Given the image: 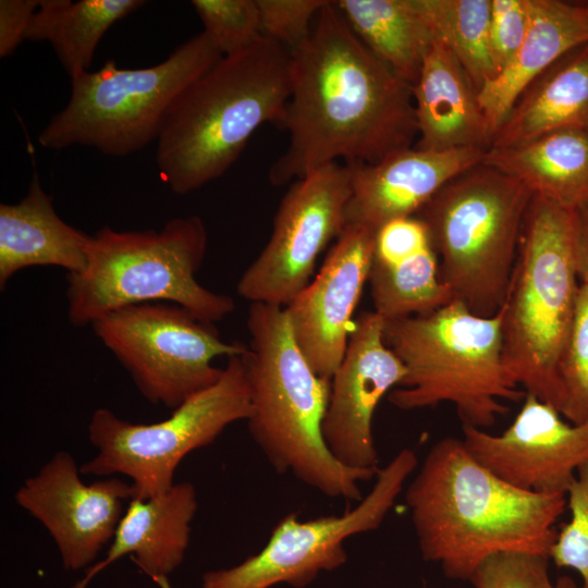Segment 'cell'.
Instances as JSON below:
<instances>
[{"instance_id": "cell-1", "label": "cell", "mask_w": 588, "mask_h": 588, "mask_svg": "<svg viewBox=\"0 0 588 588\" xmlns=\"http://www.w3.org/2000/svg\"><path fill=\"white\" fill-rule=\"evenodd\" d=\"M291 52V94L279 126L289 133L272 163L274 186L336 163H376L417 138L412 86L378 60L334 1Z\"/></svg>"}, {"instance_id": "cell-2", "label": "cell", "mask_w": 588, "mask_h": 588, "mask_svg": "<svg viewBox=\"0 0 588 588\" xmlns=\"http://www.w3.org/2000/svg\"><path fill=\"white\" fill-rule=\"evenodd\" d=\"M405 502L422 559L449 578L470 580L501 553L550 559L566 495L520 489L479 463L462 439L445 437L429 449Z\"/></svg>"}, {"instance_id": "cell-3", "label": "cell", "mask_w": 588, "mask_h": 588, "mask_svg": "<svg viewBox=\"0 0 588 588\" xmlns=\"http://www.w3.org/2000/svg\"><path fill=\"white\" fill-rule=\"evenodd\" d=\"M291 94V52L262 37L222 57L171 110L157 139L156 163L177 194L223 175L255 131L279 123Z\"/></svg>"}, {"instance_id": "cell-4", "label": "cell", "mask_w": 588, "mask_h": 588, "mask_svg": "<svg viewBox=\"0 0 588 588\" xmlns=\"http://www.w3.org/2000/svg\"><path fill=\"white\" fill-rule=\"evenodd\" d=\"M246 326V421L255 443L277 473L292 474L326 497L360 501L359 482L378 471L344 466L327 448L321 426L331 380L319 377L298 348L284 307L250 303Z\"/></svg>"}, {"instance_id": "cell-5", "label": "cell", "mask_w": 588, "mask_h": 588, "mask_svg": "<svg viewBox=\"0 0 588 588\" xmlns=\"http://www.w3.org/2000/svg\"><path fill=\"white\" fill-rule=\"evenodd\" d=\"M385 344L405 366L388 401L404 411L454 405L463 426L491 427L523 401L502 348L501 315L482 317L460 301L427 314L384 321Z\"/></svg>"}, {"instance_id": "cell-6", "label": "cell", "mask_w": 588, "mask_h": 588, "mask_svg": "<svg viewBox=\"0 0 588 588\" xmlns=\"http://www.w3.org/2000/svg\"><path fill=\"white\" fill-rule=\"evenodd\" d=\"M207 244L206 225L195 215L160 230L102 226L89 238L85 269L66 277L70 322L91 326L111 311L146 303L175 304L208 323L223 320L235 309L233 298L196 280Z\"/></svg>"}, {"instance_id": "cell-7", "label": "cell", "mask_w": 588, "mask_h": 588, "mask_svg": "<svg viewBox=\"0 0 588 588\" xmlns=\"http://www.w3.org/2000/svg\"><path fill=\"white\" fill-rule=\"evenodd\" d=\"M573 209L535 196L499 309L504 363L526 393L560 412L559 364L579 290Z\"/></svg>"}, {"instance_id": "cell-8", "label": "cell", "mask_w": 588, "mask_h": 588, "mask_svg": "<svg viewBox=\"0 0 588 588\" xmlns=\"http://www.w3.org/2000/svg\"><path fill=\"white\" fill-rule=\"evenodd\" d=\"M534 197L519 180L482 162L443 185L418 211L453 298L476 315L501 308Z\"/></svg>"}, {"instance_id": "cell-9", "label": "cell", "mask_w": 588, "mask_h": 588, "mask_svg": "<svg viewBox=\"0 0 588 588\" xmlns=\"http://www.w3.org/2000/svg\"><path fill=\"white\" fill-rule=\"evenodd\" d=\"M222 56L201 32L162 62L121 69L107 60L101 69L71 79V96L38 135L40 146L81 145L125 157L157 140L184 91Z\"/></svg>"}, {"instance_id": "cell-10", "label": "cell", "mask_w": 588, "mask_h": 588, "mask_svg": "<svg viewBox=\"0 0 588 588\" xmlns=\"http://www.w3.org/2000/svg\"><path fill=\"white\" fill-rule=\"evenodd\" d=\"M242 356L229 357L215 384L185 400L161 421L131 422L108 408H97L87 427L96 454L81 466L82 475L125 476L136 499L168 491L187 454L211 444L230 425L250 417Z\"/></svg>"}, {"instance_id": "cell-11", "label": "cell", "mask_w": 588, "mask_h": 588, "mask_svg": "<svg viewBox=\"0 0 588 588\" xmlns=\"http://www.w3.org/2000/svg\"><path fill=\"white\" fill-rule=\"evenodd\" d=\"M91 327L139 393L171 411L219 380L223 368L213 366L217 357L247 351V344L223 341L213 323L170 303L126 306Z\"/></svg>"}, {"instance_id": "cell-12", "label": "cell", "mask_w": 588, "mask_h": 588, "mask_svg": "<svg viewBox=\"0 0 588 588\" xmlns=\"http://www.w3.org/2000/svg\"><path fill=\"white\" fill-rule=\"evenodd\" d=\"M418 465L413 450H401L376 475L372 489L341 515L301 520L290 513L273 527L268 542L241 563L206 572L201 588H271L287 584L304 588L321 572L347 561L345 541L377 529Z\"/></svg>"}, {"instance_id": "cell-13", "label": "cell", "mask_w": 588, "mask_h": 588, "mask_svg": "<svg viewBox=\"0 0 588 588\" xmlns=\"http://www.w3.org/2000/svg\"><path fill=\"white\" fill-rule=\"evenodd\" d=\"M347 164L331 163L294 181L273 219L270 238L237 282L250 303L285 307L310 282L320 254L345 228Z\"/></svg>"}, {"instance_id": "cell-14", "label": "cell", "mask_w": 588, "mask_h": 588, "mask_svg": "<svg viewBox=\"0 0 588 588\" xmlns=\"http://www.w3.org/2000/svg\"><path fill=\"white\" fill-rule=\"evenodd\" d=\"M68 451H58L16 490L15 502L37 519L56 543L68 571L88 568L110 544L133 498L131 482L117 476L85 483Z\"/></svg>"}, {"instance_id": "cell-15", "label": "cell", "mask_w": 588, "mask_h": 588, "mask_svg": "<svg viewBox=\"0 0 588 588\" xmlns=\"http://www.w3.org/2000/svg\"><path fill=\"white\" fill-rule=\"evenodd\" d=\"M383 328L384 320L375 311L359 315L331 378L322 437L331 454L354 469L379 470L373 415L382 397L406 375L402 360L385 344Z\"/></svg>"}, {"instance_id": "cell-16", "label": "cell", "mask_w": 588, "mask_h": 588, "mask_svg": "<svg viewBox=\"0 0 588 588\" xmlns=\"http://www.w3.org/2000/svg\"><path fill=\"white\" fill-rule=\"evenodd\" d=\"M462 440L479 463L527 491L565 494L588 463V420L566 422L555 407L529 393L503 432L463 426Z\"/></svg>"}, {"instance_id": "cell-17", "label": "cell", "mask_w": 588, "mask_h": 588, "mask_svg": "<svg viewBox=\"0 0 588 588\" xmlns=\"http://www.w3.org/2000/svg\"><path fill=\"white\" fill-rule=\"evenodd\" d=\"M376 232L346 225L316 278L284 307L294 340L313 370L331 380L346 352L352 317L368 282Z\"/></svg>"}, {"instance_id": "cell-18", "label": "cell", "mask_w": 588, "mask_h": 588, "mask_svg": "<svg viewBox=\"0 0 588 588\" xmlns=\"http://www.w3.org/2000/svg\"><path fill=\"white\" fill-rule=\"evenodd\" d=\"M485 151L476 147L444 151L411 147L376 163H346L351 193L345 226L363 225L377 232L393 219L414 217L454 176L482 162Z\"/></svg>"}, {"instance_id": "cell-19", "label": "cell", "mask_w": 588, "mask_h": 588, "mask_svg": "<svg viewBox=\"0 0 588 588\" xmlns=\"http://www.w3.org/2000/svg\"><path fill=\"white\" fill-rule=\"evenodd\" d=\"M197 509V492L188 481L176 482L156 497L131 499L105 558L89 566L73 588H87L100 572L125 555L133 556L155 581H164L185 558Z\"/></svg>"}, {"instance_id": "cell-20", "label": "cell", "mask_w": 588, "mask_h": 588, "mask_svg": "<svg viewBox=\"0 0 588 588\" xmlns=\"http://www.w3.org/2000/svg\"><path fill=\"white\" fill-rule=\"evenodd\" d=\"M412 93L418 131L416 148L488 149L491 135L479 90L454 54L434 38Z\"/></svg>"}, {"instance_id": "cell-21", "label": "cell", "mask_w": 588, "mask_h": 588, "mask_svg": "<svg viewBox=\"0 0 588 588\" xmlns=\"http://www.w3.org/2000/svg\"><path fill=\"white\" fill-rule=\"evenodd\" d=\"M527 5L528 28L518 52L479 90L491 137L516 98L538 75L588 41V1L527 0Z\"/></svg>"}, {"instance_id": "cell-22", "label": "cell", "mask_w": 588, "mask_h": 588, "mask_svg": "<svg viewBox=\"0 0 588 588\" xmlns=\"http://www.w3.org/2000/svg\"><path fill=\"white\" fill-rule=\"evenodd\" d=\"M89 238L59 217L35 171L19 203L0 205L1 290L16 272L28 267H60L68 274L83 271Z\"/></svg>"}, {"instance_id": "cell-23", "label": "cell", "mask_w": 588, "mask_h": 588, "mask_svg": "<svg viewBox=\"0 0 588 588\" xmlns=\"http://www.w3.org/2000/svg\"><path fill=\"white\" fill-rule=\"evenodd\" d=\"M562 128L588 132V41L560 57L520 93L488 149Z\"/></svg>"}, {"instance_id": "cell-24", "label": "cell", "mask_w": 588, "mask_h": 588, "mask_svg": "<svg viewBox=\"0 0 588 588\" xmlns=\"http://www.w3.org/2000/svg\"><path fill=\"white\" fill-rule=\"evenodd\" d=\"M482 163L559 206L574 209L588 199V132L562 128L523 144L490 148Z\"/></svg>"}, {"instance_id": "cell-25", "label": "cell", "mask_w": 588, "mask_h": 588, "mask_svg": "<svg viewBox=\"0 0 588 588\" xmlns=\"http://www.w3.org/2000/svg\"><path fill=\"white\" fill-rule=\"evenodd\" d=\"M334 3L364 46L413 86L433 36L411 0H338Z\"/></svg>"}, {"instance_id": "cell-26", "label": "cell", "mask_w": 588, "mask_h": 588, "mask_svg": "<svg viewBox=\"0 0 588 588\" xmlns=\"http://www.w3.org/2000/svg\"><path fill=\"white\" fill-rule=\"evenodd\" d=\"M143 0H40L25 40L47 41L71 79L88 72L103 35Z\"/></svg>"}, {"instance_id": "cell-27", "label": "cell", "mask_w": 588, "mask_h": 588, "mask_svg": "<svg viewBox=\"0 0 588 588\" xmlns=\"http://www.w3.org/2000/svg\"><path fill=\"white\" fill-rule=\"evenodd\" d=\"M434 39L444 45L480 88L494 77L490 56L491 0H411Z\"/></svg>"}, {"instance_id": "cell-28", "label": "cell", "mask_w": 588, "mask_h": 588, "mask_svg": "<svg viewBox=\"0 0 588 588\" xmlns=\"http://www.w3.org/2000/svg\"><path fill=\"white\" fill-rule=\"evenodd\" d=\"M368 282L373 311L384 321L427 314L454 301L440 279L432 247L394 266L372 261Z\"/></svg>"}, {"instance_id": "cell-29", "label": "cell", "mask_w": 588, "mask_h": 588, "mask_svg": "<svg viewBox=\"0 0 588 588\" xmlns=\"http://www.w3.org/2000/svg\"><path fill=\"white\" fill-rule=\"evenodd\" d=\"M560 413L572 424L588 420V283H580L567 342L559 364Z\"/></svg>"}, {"instance_id": "cell-30", "label": "cell", "mask_w": 588, "mask_h": 588, "mask_svg": "<svg viewBox=\"0 0 588 588\" xmlns=\"http://www.w3.org/2000/svg\"><path fill=\"white\" fill-rule=\"evenodd\" d=\"M210 42L222 57L242 51L262 35L257 0H193Z\"/></svg>"}, {"instance_id": "cell-31", "label": "cell", "mask_w": 588, "mask_h": 588, "mask_svg": "<svg viewBox=\"0 0 588 588\" xmlns=\"http://www.w3.org/2000/svg\"><path fill=\"white\" fill-rule=\"evenodd\" d=\"M549 558L501 553L485 561L470 578L475 588H580L569 576L552 580Z\"/></svg>"}, {"instance_id": "cell-32", "label": "cell", "mask_w": 588, "mask_h": 588, "mask_svg": "<svg viewBox=\"0 0 588 588\" xmlns=\"http://www.w3.org/2000/svg\"><path fill=\"white\" fill-rule=\"evenodd\" d=\"M571 518L560 531L550 552L558 567L572 568L588 588V463L580 466L566 490Z\"/></svg>"}, {"instance_id": "cell-33", "label": "cell", "mask_w": 588, "mask_h": 588, "mask_svg": "<svg viewBox=\"0 0 588 588\" xmlns=\"http://www.w3.org/2000/svg\"><path fill=\"white\" fill-rule=\"evenodd\" d=\"M262 35L289 50L310 33L327 0H257Z\"/></svg>"}, {"instance_id": "cell-34", "label": "cell", "mask_w": 588, "mask_h": 588, "mask_svg": "<svg viewBox=\"0 0 588 588\" xmlns=\"http://www.w3.org/2000/svg\"><path fill=\"white\" fill-rule=\"evenodd\" d=\"M527 28V0H491L489 46L494 77L513 61Z\"/></svg>"}, {"instance_id": "cell-35", "label": "cell", "mask_w": 588, "mask_h": 588, "mask_svg": "<svg viewBox=\"0 0 588 588\" xmlns=\"http://www.w3.org/2000/svg\"><path fill=\"white\" fill-rule=\"evenodd\" d=\"M430 247L429 234L421 220L417 217L397 218L377 230L372 261L394 266Z\"/></svg>"}, {"instance_id": "cell-36", "label": "cell", "mask_w": 588, "mask_h": 588, "mask_svg": "<svg viewBox=\"0 0 588 588\" xmlns=\"http://www.w3.org/2000/svg\"><path fill=\"white\" fill-rule=\"evenodd\" d=\"M40 0L0 1V57L13 53L25 34Z\"/></svg>"}, {"instance_id": "cell-37", "label": "cell", "mask_w": 588, "mask_h": 588, "mask_svg": "<svg viewBox=\"0 0 588 588\" xmlns=\"http://www.w3.org/2000/svg\"><path fill=\"white\" fill-rule=\"evenodd\" d=\"M574 249L580 283H588V199L573 209Z\"/></svg>"}]
</instances>
